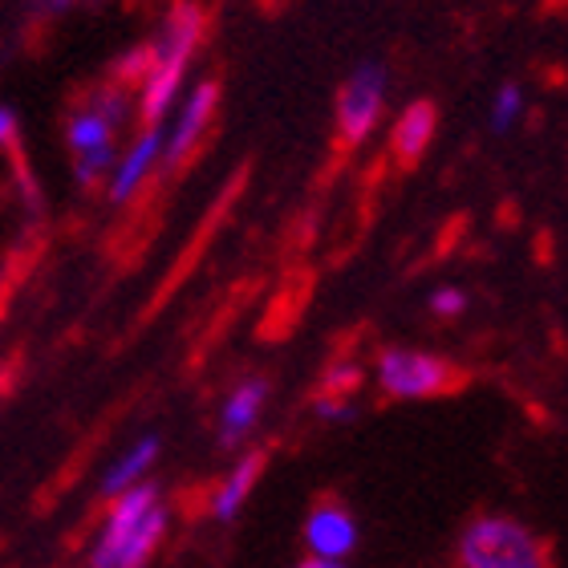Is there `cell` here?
<instances>
[{
    "label": "cell",
    "mask_w": 568,
    "mask_h": 568,
    "mask_svg": "<svg viewBox=\"0 0 568 568\" xmlns=\"http://www.w3.org/2000/svg\"><path fill=\"white\" fill-rule=\"evenodd\" d=\"M78 0H41V9L49 12V17H61V12H70Z\"/></svg>",
    "instance_id": "44dd1931"
},
{
    "label": "cell",
    "mask_w": 568,
    "mask_h": 568,
    "mask_svg": "<svg viewBox=\"0 0 568 568\" xmlns=\"http://www.w3.org/2000/svg\"><path fill=\"white\" fill-rule=\"evenodd\" d=\"M65 142H70L73 154L98 151V146H114V126H110L98 110L82 106L65 119Z\"/></svg>",
    "instance_id": "4fadbf2b"
},
{
    "label": "cell",
    "mask_w": 568,
    "mask_h": 568,
    "mask_svg": "<svg viewBox=\"0 0 568 568\" xmlns=\"http://www.w3.org/2000/svg\"><path fill=\"white\" fill-rule=\"evenodd\" d=\"M459 568H552V552L540 536L516 516L487 511L475 516L455 545Z\"/></svg>",
    "instance_id": "3957f363"
},
{
    "label": "cell",
    "mask_w": 568,
    "mask_h": 568,
    "mask_svg": "<svg viewBox=\"0 0 568 568\" xmlns=\"http://www.w3.org/2000/svg\"><path fill=\"white\" fill-rule=\"evenodd\" d=\"M520 119H524V90L516 82H504L496 90V98H491V126L504 134Z\"/></svg>",
    "instance_id": "2e32d148"
},
{
    "label": "cell",
    "mask_w": 568,
    "mask_h": 568,
    "mask_svg": "<svg viewBox=\"0 0 568 568\" xmlns=\"http://www.w3.org/2000/svg\"><path fill=\"white\" fill-rule=\"evenodd\" d=\"M12 139H17V110L0 106V151L12 146Z\"/></svg>",
    "instance_id": "ffe728a7"
},
{
    "label": "cell",
    "mask_w": 568,
    "mask_h": 568,
    "mask_svg": "<svg viewBox=\"0 0 568 568\" xmlns=\"http://www.w3.org/2000/svg\"><path fill=\"white\" fill-rule=\"evenodd\" d=\"M317 418H325V423H349L354 418V403L349 398H317Z\"/></svg>",
    "instance_id": "d6986e66"
},
{
    "label": "cell",
    "mask_w": 568,
    "mask_h": 568,
    "mask_svg": "<svg viewBox=\"0 0 568 568\" xmlns=\"http://www.w3.org/2000/svg\"><path fill=\"white\" fill-rule=\"evenodd\" d=\"M362 378H366V374H362L357 362H333V366L325 369V382H321V386H325L329 398H349V394L362 386Z\"/></svg>",
    "instance_id": "e0dca14e"
},
{
    "label": "cell",
    "mask_w": 568,
    "mask_h": 568,
    "mask_svg": "<svg viewBox=\"0 0 568 568\" xmlns=\"http://www.w3.org/2000/svg\"><path fill=\"white\" fill-rule=\"evenodd\" d=\"M159 163H163V126H142V131L134 134L131 146L114 159L106 183H102L110 203H119V207L122 203H131L142 191V183L159 171Z\"/></svg>",
    "instance_id": "ba28073f"
},
{
    "label": "cell",
    "mask_w": 568,
    "mask_h": 568,
    "mask_svg": "<svg viewBox=\"0 0 568 568\" xmlns=\"http://www.w3.org/2000/svg\"><path fill=\"white\" fill-rule=\"evenodd\" d=\"M268 378H240L232 390L224 394V403H220V418H215V438H220V447H240V443H248L256 435V426H261L264 406H268Z\"/></svg>",
    "instance_id": "9c48e42d"
},
{
    "label": "cell",
    "mask_w": 568,
    "mask_h": 568,
    "mask_svg": "<svg viewBox=\"0 0 568 568\" xmlns=\"http://www.w3.org/2000/svg\"><path fill=\"white\" fill-rule=\"evenodd\" d=\"M166 528H171V508L151 479L122 491L110 499L106 520L94 536L90 568H146L166 540Z\"/></svg>",
    "instance_id": "7a4b0ae2"
},
{
    "label": "cell",
    "mask_w": 568,
    "mask_h": 568,
    "mask_svg": "<svg viewBox=\"0 0 568 568\" xmlns=\"http://www.w3.org/2000/svg\"><path fill=\"white\" fill-rule=\"evenodd\" d=\"M85 106L98 110V114L119 131L122 122H131V114H134V94H131V85H106V90H98Z\"/></svg>",
    "instance_id": "5bb4252c"
},
{
    "label": "cell",
    "mask_w": 568,
    "mask_h": 568,
    "mask_svg": "<svg viewBox=\"0 0 568 568\" xmlns=\"http://www.w3.org/2000/svg\"><path fill=\"white\" fill-rule=\"evenodd\" d=\"M301 540H305V552L317 560H349L357 552V540H362V528H357V516L337 499H321L313 504L305 516V528H301Z\"/></svg>",
    "instance_id": "52a82bcc"
},
{
    "label": "cell",
    "mask_w": 568,
    "mask_h": 568,
    "mask_svg": "<svg viewBox=\"0 0 568 568\" xmlns=\"http://www.w3.org/2000/svg\"><path fill=\"white\" fill-rule=\"evenodd\" d=\"M200 41L203 9L195 0H179L175 9L166 12L159 37L146 45V70L139 78V94H134V110L146 126H159L175 110L179 94L187 90V70Z\"/></svg>",
    "instance_id": "6da1fadb"
},
{
    "label": "cell",
    "mask_w": 568,
    "mask_h": 568,
    "mask_svg": "<svg viewBox=\"0 0 568 568\" xmlns=\"http://www.w3.org/2000/svg\"><path fill=\"white\" fill-rule=\"evenodd\" d=\"M293 568H349V565H342V560H317V557H305L301 565H293Z\"/></svg>",
    "instance_id": "7402d4cb"
},
{
    "label": "cell",
    "mask_w": 568,
    "mask_h": 568,
    "mask_svg": "<svg viewBox=\"0 0 568 568\" xmlns=\"http://www.w3.org/2000/svg\"><path fill=\"white\" fill-rule=\"evenodd\" d=\"M264 475V450H244L236 463H232V471L215 484L212 499H207V511H212V520L220 524H232L244 511V504L252 499L256 484H261Z\"/></svg>",
    "instance_id": "30bf717a"
},
{
    "label": "cell",
    "mask_w": 568,
    "mask_h": 568,
    "mask_svg": "<svg viewBox=\"0 0 568 568\" xmlns=\"http://www.w3.org/2000/svg\"><path fill=\"white\" fill-rule=\"evenodd\" d=\"M159 455H163V438L159 435H142L134 438L131 447L122 450L119 459L110 463L106 475H102V496H122V491H131V487L146 484L154 471V463H159Z\"/></svg>",
    "instance_id": "7c38bea8"
},
{
    "label": "cell",
    "mask_w": 568,
    "mask_h": 568,
    "mask_svg": "<svg viewBox=\"0 0 568 568\" xmlns=\"http://www.w3.org/2000/svg\"><path fill=\"white\" fill-rule=\"evenodd\" d=\"M215 110H220V85L215 82H195L191 90H183L171 110V126L163 131V163L175 166L187 154H195V146L203 142L207 126H212Z\"/></svg>",
    "instance_id": "8992f818"
},
{
    "label": "cell",
    "mask_w": 568,
    "mask_h": 568,
    "mask_svg": "<svg viewBox=\"0 0 568 568\" xmlns=\"http://www.w3.org/2000/svg\"><path fill=\"white\" fill-rule=\"evenodd\" d=\"M463 308H467V293L455 288V284H438L435 293H430V313L435 317H459Z\"/></svg>",
    "instance_id": "ac0fdd59"
},
{
    "label": "cell",
    "mask_w": 568,
    "mask_h": 568,
    "mask_svg": "<svg viewBox=\"0 0 568 568\" xmlns=\"http://www.w3.org/2000/svg\"><path fill=\"white\" fill-rule=\"evenodd\" d=\"M374 382L394 403H426L459 386V374L447 357L415 349V345H390L374 362Z\"/></svg>",
    "instance_id": "277c9868"
},
{
    "label": "cell",
    "mask_w": 568,
    "mask_h": 568,
    "mask_svg": "<svg viewBox=\"0 0 568 568\" xmlns=\"http://www.w3.org/2000/svg\"><path fill=\"white\" fill-rule=\"evenodd\" d=\"M438 134V110L435 102H410V106L398 110V119L390 126V154L398 159L403 166H415L426 151H430V142Z\"/></svg>",
    "instance_id": "8fae6325"
},
{
    "label": "cell",
    "mask_w": 568,
    "mask_h": 568,
    "mask_svg": "<svg viewBox=\"0 0 568 568\" xmlns=\"http://www.w3.org/2000/svg\"><path fill=\"white\" fill-rule=\"evenodd\" d=\"M386 90H390V73L382 61L357 65L342 82L337 102H333V122H337V139L345 146H362L378 131L382 114H386Z\"/></svg>",
    "instance_id": "5b68a950"
},
{
    "label": "cell",
    "mask_w": 568,
    "mask_h": 568,
    "mask_svg": "<svg viewBox=\"0 0 568 568\" xmlns=\"http://www.w3.org/2000/svg\"><path fill=\"white\" fill-rule=\"evenodd\" d=\"M114 159H119L114 146H98V151L73 154V179H78V187L90 191V187H98V183H106Z\"/></svg>",
    "instance_id": "9a60e30c"
}]
</instances>
